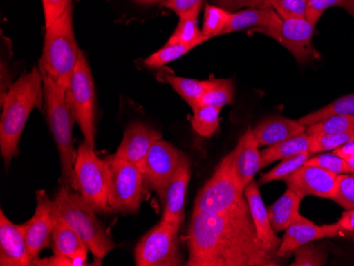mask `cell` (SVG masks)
Instances as JSON below:
<instances>
[{
  "label": "cell",
  "instance_id": "2",
  "mask_svg": "<svg viewBox=\"0 0 354 266\" xmlns=\"http://www.w3.org/2000/svg\"><path fill=\"white\" fill-rule=\"evenodd\" d=\"M45 103L43 77L39 69L33 68L12 83L1 96L0 152L6 168L19 153V140L26 123L35 109H43Z\"/></svg>",
  "mask_w": 354,
  "mask_h": 266
},
{
  "label": "cell",
  "instance_id": "5",
  "mask_svg": "<svg viewBox=\"0 0 354 266\" xmlns=\"http://www.w3.org/2000/svg\"><path fill=\"white\" fill-rule=\"evenodd\" d=\"M66 184L55 196L59 216L64 218L87 246L95 262L100 264L105 256L116 247L109 234L95 216V210L83 200L80 193L73 191Z\"/></svg>",
  "mask_w": 354,
  "mask_h": 266
},
{
  "label": "cell",
  "instance_id": "32",
  "mask_svg": "<svg viewBox=\"0 0 354 266\" xmlns=\"http://www.w3.org/2000/svg\"><path fill=\"white\" fill-rule=\"evenodd\" d=\"M234 12L223 9L216 5L207 3L204 10V21L202 26V35L209 39L218 37L227 26Z\"/></svg>",
  "mask_w": 354,
  "mask_h": 266
},
{
  "label": "cell",
  "instance_id": "20",
  "mask_svg": "<svg viewBox=\"0 0 354 266\" xmlns=\"http://www.w3.org/2000/svg\"><path fill=\"white\" fill-rule=\"evenodd\" d=\"M51 246L55 255L68 258L73 262V265H86L88 248L79 234L61 216L53 229Z\"/></svg>",
  "mask_w": 354,
  "mask_h": 266
},
{
  "label": "cell",
  "instance_id": "26",
  "mask_svg": "<svg viewBox=\"0 0 354 266\" xmlns=\"http://www.w3.org/2000/svg\"><path fill=\"white\" fill-rule=\"evenodd\" d=\"M157 81L170 85L193 109L198 106L200 99L206 91L208 80L200 81L188 77H178L169 73L166 69H162L157 75Z\"/></svg>",
  "mask_w": 354,
  "mask_h": 266
},
{
  "label": "cell",
  "instance_id": "37",
  "mask_svg": "<svg viewBox=\"0 0 354 266\" xmlns=\"http://www.w3.org/2000/svg\"><path fill=\"white\" fill-rule=\"evenodd\" d=\"M304 164L319 167V168L325 169V170L330 171L332 173L337 174V175L354 174V168H352L346 160L334 154V153L312 156Z\"/></svg>",
  "mask_w": 354,
  "mask_h": 266
},
{
  "label": "cell",
  "instance_id": "17",
  "mask_svg": "<svg viewBox=\"0 0 354 266\" xmlns=\"http://www.w3.org/2000/svg\"><path fill=\"white\" fill-rule=\"evenodd\" d=\"M232 168L239 186L243 190L261 169L259 144L252 128L246 130L232 152Z\"/></svg>",
  "mask_w": 354,
  "mask_h": 266
},
{
  "label": "cell",
  "instance_id": "39",
  "mask_svg": "<svg viewBox=\"0 0 354 266\" xmlns=\"http://www.w3.org/2000/svg\"><path fill=\"white\" fill-rule=\"evenodd\" d=\"M345 210L354 208V174H341L331 198Z\"/></svg>",
  "mask_w": 354,
  "mask_h": 266
},
{
  "label": "cell",
  "instance_id": "4",
  "mask_svg": "<svg viewBox=\"0 0 354 266\" xmlns=\"http://www.w3.org/2000/svg\"><path fill=\"white\" fill-rule=\"evenodd\" d=\"M80 53L73 30V6H71L50 28L46 29L39 71L68 89Z\"/></svg>",
  "mask_w": 354,
  "mask_h": 266
},
{
  "label": "cell",
  "instance_id": "47",
  "mask_svg": "<svg viewBox=\"0 0 354 266\" xmlns=\"http://www.w3.org/2000/svg\"><path fill=\"white\" fill-rule=\"evenodd\" d=\"M341 8L345 9L352 17H354V0H344Z\"/></svg>",
  "mask_w": 354,
  "mask_h": 266
},
{
  "label": "cell",
  "instance_id": "15",
  "mask_svg": "<svg viewBox=\"0 0 354 266\" xmlns=\"http://www.w3.org/2000/svg\"><path fill=\"white\" fill-rule=\"evenodd\" d=\"M162 139V134L142 122H133L127 126L122 142L115 158L142 168L151 146Z\"/></svg>",
  "mask_w": 354,
  "mask_h": 266
},
{
  "label": "cell",
  "instance_id": "42",
  "mask_svg": "<svg viewBox=\"0 0 354 266\" xmlns=\"http://www.w3.org/2000/svg\"><path fill=\"white\" fill-rule=\"evenodd\" d=\"M203 3L204 0H165L162 5L182 19L191 12L202 9Z\"/></svg>",
  "mask_w": 354,
  "mask_h": 266
},
{
  "label": "cell",
  "instance_id": "43",
  "mask_svg": "<svg viewBox=\"0 0 354 266\" xmlns=\"http://www.w3.org/2000/svg\"><path fill=\"white\" fill-rule=\"evenodd\" d=\"M214 5L230 12L240 11L248 8L272 7L270 0H212Z\"/></svg>",
  "mask_w": 354,
  "mask_h": 266
},
{
  "label": "cell",
  "instance_id": "21",
  "mask_svg": "<svg viewBox=\"0 0 354 266\" xmlns=\"http://www.w3.org/2000/svg\"><path fill=\"white\" fill-rule=\"evenodd\" d=\"M325 238H328L325 225H316L307 218L300 216L292 225L286 228L277 250L278 258L286 257L300 246Z\"/></svg>",
  "mask_w": 354,
  "mask_h": 266
},
{
  "label": "cell",
  "instance_id": "30",
  "mask_svg": "<svg viewBox=\"0 0 354 266\" xmlns=\"http://www.w3.org/2000/svg\"><path fill=\"white\" fill-rule=\"evenodd\" d=\"M220 108L206 105H200L193 109L191 120L193 130L202 137H212L220 128Z\"/></svg>",
  "mask_w": 354,
  "mask_h": 266
},
{
  "label": "cell",
  "instance_id": "12",
  "mask_svg": "<svg viewBox=\"0 0 354 266\" xmlns=\"http://www.w3.org/2000/svg\"><path fill=\"white\" fill-rule=\"evenodd\" d=\"M187 160L182 151L160 139L151 146L141 172L151 188L160 196Z\"/></svg>",
  "mask_w": 354,
  "mask_h": 266
},
{
  "label": "cell",
  "instance_id": "31",
  "mask_svg": "<svg viewBox=\"0 0 354 266\" xmlns=\"http://www.w3.org/2000/svg\"><path fill=\"white\" fill-rule=\"evenodd\" d=\"M201 44H203L202 41L191 44H166L162 49H159L156 53L147 57L145 59V65L150 68H162L165 65L187 55L189 51L196 48Z\"/></svg>",
  "mask_w": 354,
  "mask_h": 266
},
{
  "label": "cell",
  "instance_id": "8",
  "mask_svg": "<svg viewBox=\"0 0 354 266\" xmlns=\"http://www.w3.org/2000/svg\"><path fill=\"white\" fill-rule=\"evenodd\" d=\"M73 114L84 136V142L95 148V91L93 75L84 53L81 51L67 89Z\"/></svg>",
  "mask_w": 354,
  "mask_h": 266
},
{
  "label": "cell",
  "instance_id": "27",
  "mask_svg": "<svg viewBox=\"0 0 354 266\" xmlns=\"http://www.w3.org/2000/svg\"><path fill=\"white\" fill-rule=\"evenodd\" d=\"M234 82L230 79H216L210 77L206 91L200 99V105L214 106L222 109L226 105L234 102Z\"/></svg>",
  "mask_w": 354,
  "mask_h": 266
},
{
  "label": "cell",
  "instance_id": "14",
  "mask_svg": "<svg viewBox=\"0 0 354 266\" xmlns=\"http://www.w3.org/2000/svg\"><path fill=\"white\" fill-rule=\"evenodd\" d=\"M339 175L319 167L304 164L284 178L288 189L302 198L313 196L331 200Z\"/></svg>",
  "mask_w": 354,
  "mask_h": 266
},
{
  "label": "cell",
  "instance_id": "13",
  "mask_svg": "<svg viewBox=\"0 0 354 266\" xmlns=\"http://www.w3.org/2000/svg\"><path fill=\"white\" fill-rule=\"evenodd\" d=\"M59 214L55 200H51L45 190L37 192V209L31 220L24 224L28 250L32 264L39 255L50 245L53 229L59 221Z\"/></svg>",
  "mask_w": 354,
  "mask_h": 266
},
{
  "label": "cell",
  "instance_id": "40",
  "mask_svg": "<svg viewBox=\"0 0 354 266\" xmlns=\"http://www.w3.org/2000/svg\"><path fill=\"white\" fill-rule=\"evenodd\" d=\"M43 1L44 17L46 29L50 28L63 15L75 0H41Z\"/></svg>",
  "mask_w": 354,
  "mask_h": 266
},
{
  "label": "cell",
  "instance_id": "46",
  "mask_svg": "<svg viewBox=\"0 0 354 266\" xmlns=\"http://www.w3.org/2000/svg\"><path fill=\"white\" fill-rule=\"evenodd\" d=\"M32 265H59V266H73V262L68 258L61 257V256L55 255L50 259L39 260L37 259Z\"/></svg>",
  "mask_w": 354,
  "mask_h": 266
},
{
  "label": "cell",
  "instance_id": "29",
  "mask_svg": "<svg viewBox=\"0 0 354 266\" xmlns=\"http://www.w3.org/2000/svg\"><path fill=\"white\" fill-rule=\"evenodd\" d=\"M201 10L191 12L186 17L180 19V23L175 28L174 32L171 35L167 44H191L196 41H208V37L202 35V30L198 28V15H200Z\"/></svg>",
  "mask_w": 354,
  "mask_h": 266
},
{
  "label": "cell",
  "instance_id": "28",
  "mask_svg": "<svg viewBox=\"0 0 354 266\" xmlns=\"http://www.w3.org/2000/svg\"><path fill=\"white\" fill-rule=\"evenodd\" d=\"M335 116H354V93L341 97L315 112L310 113L307 116L300 118L299 121L308 128L314 123Z\"/></svg>",
  "mask_w": 354,
  "mask_h": 266
},
{
  "label": "cell",
  "instance_id": "10",
  "mask_svg": "<svg viewBox=\"0 0 354 266\" xmlns=\"http://www.w3.org/2000/svg\"><path fill=\"white\" fill-rule=\"evenodd\" d=\"M180 227L162 221L142 237L135 248L137 266L183 265L178 244Z\"/></svg>",
  "mask_w": 354,
  "mask_h": 266
},
{
  "label": "cell",
  "instance_id": "49",
  "mask_svg": "<svg viewBox=\"0 0 354 266\" xmlns=\"http://www.w3.org/2000/svg\"><path fill=\"white\" fill-rule=\"evenodd\" d=\"M344 237L349 238L352 241H354V232H349V234H344Z\"/></svg>",
  "mask_w": 354,
  "mask_h": 266
},
{
  "label": "cell",
  "instance_id": "22",
  "mask_svg": "<svg viewBox=\"0 0 354 266\" xmlns=\"http://www.w3.org/2000/svg\"><path fill=\"white\" fill-rule=\"evenodd\" d=\"M252 131L259 146L268 148L302 134L307 131V126L299 120L276 116L262 121Z\"/></svg>",
  "mask_w": 354,
  "mask_h": 266
},
{
  "label": "cell",
  "instance_id": "1",
  "mask_svg": "<svg viewBox=\"0 0 354 266\" xmlns=\"http://www.w3.org/2000/svg\"><path fill=\"white\" fill-rule=\"evenodd\" d=\"M188 266H277L278 256L257 234L246 198L227 211L192 212Z\"/></svg>",
  "mask_w": 354,
  "mask_h": 266
},
{
  "label": "cell",
  "instance_id": "33",
  "mask_svg": "<svg viewBox=\"0 0 354 266\" xmlns=\"http://www.w3.org/2000/svg\"><path fill=\"white\" fill-rule=\"evenodd\" d=\"M354 142V129L334 133V134L319 135L311 136V154L325 152V151L335 150L339 146H345Z\"/></svg>",
  "mask_w": 354,
  "mask_h": 266
},
{
  "label": "cell",
  "instance_id": "7",
  "mask_svg": "<svg viewBox=\"0 0 354 266\" xmlns=\"http://www.w3.org/2000/svg\"><path fill=\"white\" fill-rule=\"evenodd\" d=\"M245 198L232 168V152L226 155L216 168L214 175L198 194L193 212L227 211Z\"/></svg>",
  "mask_w": 354,
  "mask_h": 266
},
{
  "label": "cell",
  "instance_id": "23",
  "mask_svg": "<svg viewBox=\"0 0 354 266\" xmlns=\"http://www.w3.org/2000/svg\"><path fill=\"white\" fill-rule=\"evenodd\" d=\"M281 23V17L272 7L248 8L232 13V19L221 35L238 32L242 30L252 31L259 28L275 27Z\"/></svg>",
  "mask_w": 354,
  "mask_h": 266
},
{
  "label": "cell",
  "instance_id": "25",
  "mask_svg": "<svg viewBox=\"0 0 354 266\" xmlns=\"http://www.w3.org/2000/svg\"><path fill=\"white\" fill-rule=\"evenodd\" d=\"M310 149H311V136L307 134V132L286 139L284 142L274 146H268L260 152L261 169L279 160H284V158L304 154V153H311Z\"/></svg>",
  "mask_w": 354,
  "mask_h": 266
},
{
  "label": "cell",
  "instance_id": "9",
  "mask_svg": "<svg viewBox=\"0 0 354 266\" xmlns=\"http://www.w3.org/2000/svg\"><path fill=\"white\" fill-rule=\"evenodd\" d=\"M109 205L113 212L136 214L143 200V182L146 180L140 169L118 158H109Z\"/></svg>",
  "mask_w": 354,
  "mask_h": 266
},
{
  "label": "cell",
  "instance_id": "18",
  "mask_svg": "<svg viewBox=\"0 0 354 266\" xmlns=\"http://www.w3.org/2000/svg\"><path fill=\"white\" fill-rule=\"evenodd\" d=\"M191 178V164L189 160L178 169L174 178L166 187L160 198L164 202L162 221L180 227L185 218V202L187 189Z\"/></svg>",
  "mask_w": 354,
  "mask_h": 266
},
{
  "label": "cell",
  "instance_id": "41",
  "mask_svg": "<svg viewBox=\"0 0 354 266\" xmlns=\"http://www.w3.org/2000/svg\"><path fill=\"white\" fill-rule=\"evenodd\" d=\"M344 0H308L307 19L316 27L320 17H323L326 10L331 7H341Z\"/></svg>",
  "mask_w": 354,
  "mask_h": 266
},
{
  "label": "cell",
  "instance_id": "11",
  "mask_svg": "<svg viewBox=\"0 0 354 266\" xmlns=\"http://www.w3.org/2000/svg\"><path fill=\"white\" fill-rule=\"evenodd\" d=\"M314 27L307 19H282L275 27L259 28L254 32L270 37L288 49L299 64L318 59L313 46Z\"/></svg>",
  "mask_w": 354,
  "mask_h": 266
},
{
  "label": "cell",
  "instance_id": "44",
  "mask_svg": "<svg viewBox=\"0 0 354 266\" xmlns=\"http://www.w3.org/2000/svg\"><path fill=\"white\" fill-rule=\"evenodd\" d=\"M339 230V236L354 232V208L344 212L339 221L336 223Z\"/></svg>",
  "mask_w": 354,
  "mask_h": 266
},
{
  "label": "cell",
  "instance_id": "16",
  "mask_svg": "<svg viewBox=\"0 0 354 266\" xmlns=\"http://www.w3.org/2000/svg\"><path fill=\"white\" fill-rule=\"evenodd\" d=\"M0 265H32L24 224L16 225L0 210Z\"/></svg>",
  "mask_w": 354,
  "mask_h": 266
},
{
  "label": "cell",
  "instance_id": "19",
  "mask_svg": "<svg viewBox=\"0 0 354 266\" xmlns=\"http://www.w3.org/2000/svg\"><path fill=\"white\" fill-rule=\"evenodd\" d=\"M244 196L248 200L250 216L256 226L258 237L268 249L277 255V250L281 241L276 237L275 231L272 229L268 209L266 207L263 198L260 193L259 187L254 180L246 186Z\"/></svg>",
  "mask_w": 354,
  "mask_h": 266
},
{
  "label": "cell",
  "instance_id": "24",
  "mask_svg": "<svg viewBox=\"0 0 354 266\" xmlns=\"http://www.w3.org/2000/svg\"><path fill=\"white\" fill-rule=\"evenodd\" d=\"M301 200V196L288 189L280 196L279 200H276L268 208L270 224L274 231L279 232L286 230L288 226L292 225L297 218H300L301 214L299 213V207Z\"/></svg>",
  "mask_w": 354,
  "mask_h": 266
},
{
  "label": "cell",
  "instance_id": "35",
  "mask_svg": "<svg viewBox=\"0 0 354 266\" xmlns=\"http://www.w3.org/2000/svg\"><path fill=\"white\" fill-rule=\"evenodd\" d=\"M350 129H354V116H335L310 125L306 132L310 136H319L343 132Z\"/></svg>",
  "mask_w": 354,
  "mask_h": 266
},
{
  "label": "cell",
  "instance_id": "6",
  "mask_svg": "<svg viewBox=\"0 0 354 266\" xmlns=\"http://www.w3.org/2000/svg\"><path fill=\"white\" fill-rule=\"evenodd\" d=\"M77 192L83 200L98 213H111L109 205L111 170L109 160H103L95 154L93 146L86 142L77 149L75 164Z\"/></svg>",
  "mask_w": 354,
  "mask_h": 266
},
{
  "label": "cell",
  "instance_id": "3",
  "mask_svg": "<svg viewBox=\"0 0 354 266\" xmlns=\"http://www.w3.org/2000/svg\"><path fill=\"white\" fill-rule=\"evenodd\" d=\"M45 93L46 112L51 133L59 150L62 166V182L77 191L75 164L77 151L73 140V123L75 122L67 88L49 75H41Z\"/></svg>",
  "mask_w": 354,
  "mask_h": 266
},
{
  "label": "cell",
  "instance_id": "45",
  "mask_svg": "<svg viewBox=\"0 0 354 266\" xmlns=\"http://www.w3.org/2000/svg\"><path fill=\"white\" fill-rule=\"evenodd\" d=\"M334 154L348 162L352 168H354V142L334 150Z\"/></svg>",
  "mask_w": 354,
  "mask_h": 266
},
{
  "label": "cell",
  "instance_id": "36",
  "mask_svg": "<svg viewBox=\"0 0 354 266\" xmlns=\"http://www.w3.org/2000/svg\"><path fill=\"white\" fill-rule=\"evenodd\" d=\"M295 260L292 266H324L327 264L328 255L323 248L314 244L300 246L294 251Z\"/></svg>",
  "mask_w": 354,
  "mask_h": 266
},
{
  "label": "cell",
  "instance_id": "34",
  "mask_svg": "<svg viewBox=\"0 0 354 266\" xmlns=\"http://www.w3.org/2000/svg\"><path fill=\"white\" fill-rule=\"evenodd\" d=\"M311 156V153H304V154L284 158L277 167L261 176L260 184H264L276 182V180H283L286 176L293 173L294 171L297 170L299 167L304 166Z\"/></svg>",
  "mask_w": 354,
  "mask_h": 266
},
{
  "label": "cell",
  "instance_id": "48",
  "mask_svg": "<svg viewBox=\"0 0 354 266\" xmlns=\"http://www.w3.org/2000/svg\"><path fill=\"white\" fill-rule=\"evenodd\" d=\"M138 5H155V3H164L165 0H134Z\"/></svg>",
  "mask_w": 354,
  "mask_h": 266
},
{
  "label": "cell",
  "instance_id": "38",
  "mask_svg": "<svg viewBox=\"0 0 354 266\" xmlns=\"http://www.w3.org/2000/svg\"><path fill=\"white\" fill-rule=\"evenodd\" d=\"M282 19H307L308 0H270Z\"/></svg>",
  "mask_w": 354,
  "mask_h": 266
}]
</instances>
